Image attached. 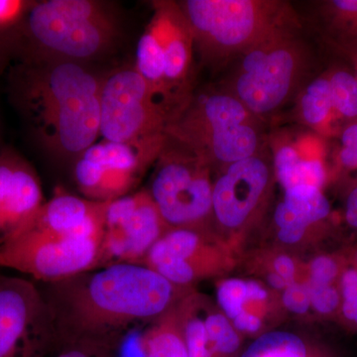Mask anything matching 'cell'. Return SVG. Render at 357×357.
<instances>
[{"instance_id":"4dcf8cb0","label":"cell","mask_w":357,"mask_h":357,"mask_svg":"<svg viewBox=\"0 0 357 357\" xmlns=\"http://www.w3.org/2000/svg\"><path fill=\"white\" fill-rule=\"evenodd\" d=\"M282 303L289 312L294 314H306L311 309L310 289L307 282H293L284 289Z\"/></svg>"},{"instance_id":"e0dca14e","label":"cell","mask_w":357,"mask_h":357,"mask_svg":"<svg viewBox=\"0 0 357 357\" xmlns=\"http://www.w3.org/2000/svg\"><path fill=\"white\" fill-rule=\"evenodd\" d=\"M181 141L194 152L206 144L218 161L227 164L255 156L258 145L257 134L246 123L204 131L188 136Z\"/></svg>"},{"instance_id":"5b68a950","label":"cell","mask_w":357,"mask_h":357,"mask_svg":"<svg viewBox=\"0 0 357 357\" xmlns=\"http://www.w3.org/2000/svg\"><path fill=\"white\" fill-rule=\"evenodd\" d=\"M102 237L20 232L0 246V267L30 275L42 284L55 283L98 269Z\"/></svg>"},{"instance_id":"d590c367","label":"cell","mask_w":357,"mask_h":357,"mask_svg":"<svg viewBox=\"0 0 357 357\" xmlns=\"http://www.w3.org/2000/svg\"><path fill=\"white\" fill-rule=\"evenodd\" d=\"M344 220L351 229L357 230V185L352 188L345 202Z\"/></svg>"},{"instance_id":"ffe728a7","label":"cell","mask_w":357,"mask_h":357,"mask_svg":"<svg viewBox=\"0 0 357 357\" xmlns=\"http://www.w3.org/2000/svg\"><path fill=\"white\" fill-rule=\"evenodd\" d=\"M135 70L146 82L155 98L161 103L168 89L165 79L164 51L153 21L143 33L137 45Z\"/></svg>"},{"instance_id":"9a60e30c","label":"cell","mask_w":357,"mask_h":357,"mask_svg":"<svg viewBox=\"0 0 357 357\" xmlns=\"http://www.w3.org/2000/svg\"><path fill=\"white\" fill-rule=\"evenodd\" d=\"M296 60L291 52L277 48L265 51L252 69L241 73L236 93L244 107L255 114H267L285 100L292 84Z\"/></svg>"},{"instance_id":"52a82bcc","label":"cell","mask_w":357,"mask_h":357,"mask_svg":"<svg viewBox=\"0 0 357 357\" xmlns=\"http://www.w3.org/2000/svg\"><path fill=\"white\" fill-rule=\"evenodd\" d=\"M52 351L53 328L41 289L0 274V357H46Z\"/></svg>"},{"instance_id":"484cf974","label":"cell","mask_w":357,"mask_h":357,"mask_svg":"<svg viewBox=\"0 0 357 357\" xmlns=\"http://www.w3.org/2000/svg\"><path fill=\"white\" fill-rule=\"evenodd\" d=\"M328 77L333 112L347 121H357V77L349 70H337Z\"/></svg>"},{"instance_id":"44dd1931","label":"cell","mask_w":357,"mask_h":357,"mask_svg":"<svg viewBox=\"0 0 357 357\" xmlns=\"http://www.w3.org/2000/svg\"><path fill=\"white\" fill-rule=\"evenodd\" d=\"M239 357H332L299 335L283 331L263 333Z\"/></svg>"},{"instance_id":"2e32d148","label":"cell","mask_w":357,"mask_h":357,"mask_svg":"<svg viewBox=\"0 0 357 357\" xmlns=\"http://www.w3.org/2000/svg\"><path fill=\"white\" fill-rule=\"evenodd\" d=\"M331 213L330 202L321 189L297 185L285 190L283 201L274 213L279 241L290 245L300 243L312 225L324 222Z\"/></svg>"},{"instance_id":"d4e9b609","label":"cell","mask_w":357,"mask_h":357,"mask_svg":"<svg viewBox=\"0 0 357 357\" xmlns=\"http://www.w3.org/2000/svg\"><path fill=\"white\" fill-rule=\"evenodd\" d=\"M302 115L307 123L318 126L326 123L333 112L328 77H319L307 86L301 102Z\"/></svg>"},{"instance_id":"f546056e","label":"cell","mask_w":357,"mask_h":357,"mask_svg":"<svg viewBox=\"0 0 357 357\" xmlns=\"http://www.w3.org/2000/svg\"><path fill=\"white\" fill-rule=\"evenodd\" d=\"M310 289L311 309L321 316H333L340 312V297L338 285H314L307 283Z\"/></svg>"},{"instance_id":"4fadbf2b","label":"cell","mask_w":357,"mask_h":357,"mask_svg":"<svg viewBox=\"0 0 357 357\" xmlns=\"http://www.w3.org/2000/svg\"><path fill=\"white\" fill-rule=\"evenodd\" d=\"M269 183V169L258 157L229 164L213 185V211L229 229L243 227L261 201Z\"/></svg>"},{"instance_id":"74e56055","label":"cell","mask_w":357,"mask_h":357,"mask_svg":"<svg viewBox=\"0 0 357 357\" xmlns=\"http://www.w3.org/2000/svg\"><path fill=\"white\" fill-rule=\"evenodd\" d=\"M267 283L272 289L277 291H282L283 292L284 289L287 287L288 283L283 278H281L279 275L275 273V272H270L267 275Z\"/></svg>"},{"instance_id":"ac0fdd59","label":"cell","mask_w":357,"mask_h":357,"mask_svg":"<svg viewBox=\"0 0 357 357\" xmlns=\"http://www.w3.org/2000/svg\"><path fill=\"white\" fill-rule=\"evenodd\" d=\"M177 304L155 319L154 324L141 335L139 344L143 357H189Z\"/></svg>"},{"instance_id":"83f0119b","label":"cell","mask_w":357,"mask_h":357,"mask_svg":"<svg viewBox=\"0 0 357 357\" xmlns=\"http://www.w3.org/2000/svg\"><path fill=\"white\" fill-rule=\"evenodd\" d=\"M342 303L340 312L349 326L357 330V267L347 266L340 279Z\"/></svg>"},{"instance_id":"6da1fadb","label":"cell","mask_w":357,"mask_h":357,"mask_svg":"<svg viewBox=\"0 0 357 357\" xmlns=\"http://www.w3.org/2000/svg\"><path fill=\"white\" fill-rule=\"evenodd\" d=\"M40 289L50 312L54 351L82 347L105 354L191 291L143 264L98 268Z\"/></svg>"},{"instance_id":"5bb4252c","label":"cell","mask_w":357,"mask_h":357,"mask_svg":"<svg viewBox=\"0 0 357 357\" xmlns=\"http://www.w3.org/2000/svg\"><path fill=\"white\" fill-rule=\"evenodd\" d=\"M109 203L91 201L70 194L64 189H57L50 199L45 201L34 218L21 232L34 231L57 236L102 237Z\"/></svg>"},{"instance_id":"8fae6325","label":"cell","mask_w":357,"mask_h":357,"mask_svg":"<svg viewBox=\"0 0 357 357\" xmlns=\"http://www.w3.org/2000/svg\"><path fill=\"white\" fill-rule=\"evenodd\" d=\"M182 13L192 35L227 48L249 41L259 21L257 4L249 0H188Z\"/></svg>"},{"instance_id":"4316f807","label":"cell","mask_w":357,"mask_h":357,"mask_svg":"<svg viewBox=\"0 0 357 357\" xmlns=\"http://www.w3.org/2000/svg\"><path fill=\"white\" fill-rule=\"evenodd\" d=\"M328 7L335 29L347 42H357V0H333Z\"/></svg>"},{"instance_id":"8d00e7d4","label":"cell","mask_w":357,"mask_h":357,"mask_svg":"<svg viewBox=\"0 0 357 357\" xmlns=\"http://www.w3.org/2000/svg\"><path fill=\"white\" fill-rule=\"evenodd\" d=\"M105 356H112V354H102V352L82 349V347H72V349H66L58 351L57 356L55 357H102Z\"/></svg>"},{"instance_id":"603a6c76","label":"cell","mask_w":357,"mask_h":357,"mask_svg":"<svg viewBox=\"0 0 357 357\" xmlns=\"http://www.w3.org/2000/svg\"><path fill=\"white\" fill-rule=\"evenodd\" d=\"M268 299L267 289L256 281L229 278L220 282L218 286V307L230 321L243 311H250L249 305H262Z\"/></svg>"},{"instance_id":"f1b7e54d","label":"cell","mask_w":357,"mask_h":357,"mask_svg":"<svg viewBox=\"0 0 357 357\" xmlns=\"http://www.w3.org/2000/svg\"><path fill=\"white\" fill-rule=\"evenodd\" d=\"M345 267L335 256L319 255L310 263L307 283L314 285H338Z\"/></svg>"},{"instance_id":"d6a6232c","label":"cell","mask_w":357,"mask_h":357,"mask_svg":"<svg viewBox=\"0 0 357 357\" xmlns=\"http://www.w3.org/2000/svg\"><path fill=\"white\" fill-rule=\"evenodd\" d=\"M31 3L23 0H0V32L18 24Z\"/></svg>"},{"instance_id":"cb8c5ba5","label":"cell","mask_w":357,"mask_h":357,"mask_svg":"<svg viewBox=\"0 0 357 357\" xmlns=\"http://www.w3.org/2000/svg\"><path fill=\"white\" fill-rule=\"evenodd\" d=\"M204 325L213 351L217 357H239L243 335L222 312L204 311Z\"/></svg>"},{"instance_id":"836d02e7","label":"cell","mask_w":357,"mask_h":357,"mask_svg":"<svg viewBox=\"0 0 357 357\" xmlns=\"http://www.w3.org/2000/svg\"><path fill=\"white\" fill-rule=\"evenodd\" d=\"M231 324L241 335H257L263 328L261 317L252 311H243L231 321Z\"/></svg>"},{"instance_id":"f35d334b","label":"cell","mask_w":357,"mask_h":357,"mask_svg":"<svg viewBox=\"0 0 357 357\" xmlns=\"http://www.w3.org/2000/svg\"><path fill=\"white\" fill-rule=\"evenodd\" d=\"M347 44H351V47H349V51L351 52V59L354 60V67H356V77H357V42H347Z\"/></svg>"},{"instance_id":"ab89813d","label":"cell","mask_w":357,"mask_h":357,"mask_svg":"<svg viewBox=\"0 0 357 357\" xmlns=\"http://www.w3.org/2000/svg\"><path fill=\"white\" fill-rule=\"evenodd\" d=\"M102 357H112V356H102Z\"/></svg>"},{"instance_id":"1f68e13d","label":"cell","mask_w":357,"mask_h":357,"mask_svg":"<svg viewBox=\"0 0 357 357\" xmlns=\"http://www.w3.org/2000/svg\"><path fill=\"white\" fill-rule=\"evenodd\" d=\"M338 162L347 170H357V121H351L342 130Z\"/></svg>"},{"instance_id":"ba28073f","label":"cell","mask_w":357,"mask_h":357,"mask_svg":"<svg viewBox=\"0 0 357 357\" xmlns=\"http://www.w3.org/2000/svg\"><path fill=\"white\" fill-rule=\"evenodd\" d=\"M148 190L170 229L201 227L213 211V184L199 155L161 154Z\"/></svg>"},{"instance_id":"e575fe53","label":"cell","mask_w":357,"mask_h":357,"mask_svg":"<svg viewBox=\"0 0 357 357\" xmlns=\"http://www.w3.org/2000/svg\"><path fill=\"white\" fill-rule=\"evenodd\" d=\"M273 272L289 284L295 282L296 265L293 258L286 255L276 256L272 263Z\"/></svg>"},{"instance_id":"3957f363","label":"cell","mask_w":357,"mask_h":357,"mask_svg":"<svg viewBox=\"0 0 357 357\" xmlns=\"http://www.w3.org/2000/svg\"><path fill=\"white\" fill-rule=\"evenodd\" d=\"M23 20L26 35L35 46L70 62L102 55L119 35L114 16L93 0L31 3Z\"/></svg>"},{"instance_id":"8992f818","label":"cell","mask_w":357,"mask_h":357,"mask_svg":"<svg viewBox=\"0 0 357 357\" xmlns=\"http://www.w3.org/2000/svg\"><path fill=\"white\" fill-rule=\"evenodd\" d=\"M100 136L132 142L163 133L165 110L135 68L115 70L102 79Z\"/></svg>"},{"instance_id":"7c38bea8","label":"cell","mask_w":357,"mask_h":357,"mask_svg":"<svg viewBox=\"0 0 357 357\" xmlns=\"http://www.w3.org/2000/svg\"><path fill=\"white\" fill-rule=\"evenodd\" d=\"M44 203L34 169L11 150L0 152V246L22 231Z\"/></svg>"},{"instance_id":"277c9868","label":"cell","mask_w":357,"mask_h":357,"mask_svg":"<svg viewBox=\"0 0 357 357\" xmlns=\"http://www.w3.org/2000/svg\"><path fill=\"white\" fill-rule=\"evenodd\" d=\"M163 133L132 142H96L76 158L74 177L84 198L109 203L126 196L162 152Z\"/></svg>"},{"instance_id":"7a4b0ae2","label":"cell","mask_w":357,"mask_h":357,"mask_svg":"<svg viewBox=\"0 0 357 357\" xmlns=\"http://www.w3.org/2000/svg\"><path fill=\"white\" fill-rule=\"evenodd\" d=\"M102 79L81 63L24 59L13 75L15 100L42 144L77 157L100 136Z\"/></svg>"},{"instance_id":"30bf717a","label":"cell","mask_w":357,"mask_h":357,"mask_svg":"<svg viewBox=\"0 0 357 357\" xmlns=\"http://www.w3.org/2000/svg\"><path fill=\"white\" fill-rule=\"evenodd\" d=\"M217 248L201 227L170 229L157 241L143 261L173 285L191 289L218 267Z\"/></svg>"},{"instance_id":"d6986e66","label":"cell","mask_w":357,"mask_h":357,"mask_svg":"<svg viewBox=\"0 0 357 357\" xmlns=\"http://www.w3.org/2000/svg\"><path fill=\"white\" fill-rule=\"evenodd\" d=\"M275 173L284 191L297 185H312L323 189L326 172L319 159L302 158L292 146L279 148L274 160Z\"/></svg>"},{"instance_id":"9c48e42d","label":"cell","mask_w":357,"mask_h":357,"mask_svg":"<svg viewBox=\"0 0 357 357\" xmlns=\"http://www.w3.org/2000/svg\"><path fill=\"white\" fill-rule=\"evenodd\" d=\"M169 229L148 190L109 202L105 211L100 268L143 264L149 251Z\"/></svg>"},{"instance_id":"7402d4cb","label":"cell","mask_w":357,"mask_h":357,"mask_svg":"<svg viewBox=\"0 0 357 357\" xmlns=\"http://www.w3.org/2000/svg\"><path fill=\"white\" fill-rule=\"evenodd\" d=\"M198 295L190 291L177 304L178 319L189 357H217L208 340L204 309Z\"/></svg>"}]
</instances>
